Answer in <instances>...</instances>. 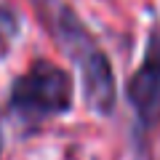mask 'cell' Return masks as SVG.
Instances as JSON below:
<instances>
[{"label": "cell", "mask_w": 160, "mask_h": 160, "mask_svg": "<svg viewBox=\"0 0 160 160\" xmlns=\"http://www.w3.org/2000/svg\"><path fill=\"white\" fill-rule=\"evenodd\" d=\"M56 35L67 43L69 53L83 69V93H86L88 104L96 112H109L115 107V75L104 53L69 16H62L56 22Z\"/></svg>", "instance_id": "cell-1"}, {"label": "cell", "mask_w": 160, "mask_h": 160, "mask_svg": "<svg viewBox=\"0 0 160 160\" xmlns=\"http://www.w3.org/2000/svg\"><path fill=\"white\" fill-rule=\"evenodd\" d=\"M11 102L27 115H59L72 104V80L62 67L38 59L13 83Z\"/></svg>", "instance_id": "cell-2"}, {"label": "cell", "mask_w": 160, "mask_h": 160, "mask_svg": "<svg viewBox=\"0 0 160 160\" xmlns=\"http://www.w3.org/2000/svg\"><path fill=\"white\" fill-rule=\"evenodd\" d=\"M128 99L144 126H155L160 120V35L149 38L144 64L128 83Z\"/></svg>", "instance_id": "cell-3"}, {"label": "cell", "mask_w": 160, "mask_h": 160, "mask_svg": "<svg viewBox=\"0 0 160 160\" xmlns=\"http://www.w3.org/2000/svg\"><path fill=\"white\" fill-rule=\"evenodd\" d=\"M0 149H3V136H0Z\"/></svg>", "instance_id": "cell-4"}]
</instances>
